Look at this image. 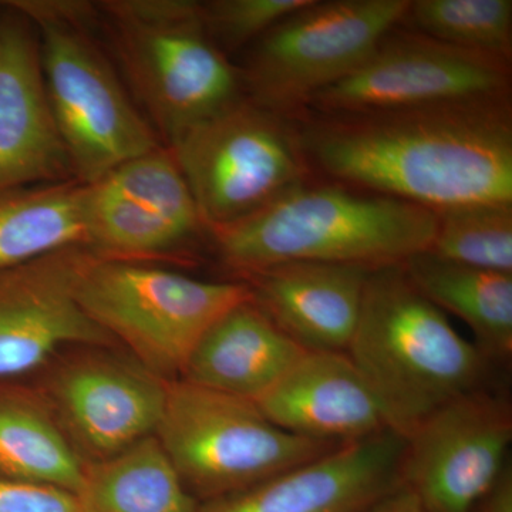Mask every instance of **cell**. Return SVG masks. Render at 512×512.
Returning <instances> with one entry per match:
<instances>
[{
	"instance_id": "cell-1",
	"label": "cell",
	"mask_w": 512,
	"mask_h": 512,
	"mask_svg": "<svg viewBox=\"0 0 512 512\" xmlns=\"http://www.w3.org/2000/svg\"><path fill=\"white\" fill-rule=\"evenodd\" d=\"M295 121L309 168L332 183L434 212L512 202L511 97Z\"/></svg>"
},
{
	"instance_id": "cell-2",
	"label": "cell",
	"mask_w": 512,
	"mask_h": 512,
	"mask_svg": "<svg viewBox=\"0 0 512 512\" xmlns=\"http://www.w3.org/2000/svg\"><path fill=\"white\" fill-rule=\"evenodd\" d=\"M437 215L410 202L338 183L298 185L247 217L208 229L239 278L285 262L375 269L429 251Z\"/></svg>"
},
{
	"instance_id": "cell-3",
	"label": "cell",
	"mask_w": 512,
	"mask_h": 512,
	"mask_svg": "<svg viewBox=\"0 0 512 512\" xmlns=\"http://www.w3.org/2000/svg\"><path fill=\"white\" fill-rule=\"evenodd\" d=\"M348 355L403 439L444 404L495 386L497 366L414 288L402 265L370 272Z\"/></svg>"
},
{
	"instance_id": "cell-4",
	"label": "cell",
	"mask_w": 512,
	"mask_h": 512,
	"mask_svg": "<svg viewBox=\"0 0 512 512\" xmlns=\"http://www.w3.org/2000/svg\"><path fill=\"white\" fill-rule=\"evenodd\" d=\"M39 39L47 99L74 180L93 184L163 144L100 42L96 3L16 0Z\"/></svg>"
},
{
	"instance_id": "cell-5",
	"label": "cell",
	"mask_w": 512,
	"mask_h": 512,
	"mask_svg": "<svg viewBox=\"0 0 512 512\" xmlns=\"http://www.w3.org/2000/svg\"><path fill=\"white\" fill-rule=\"evenodd\" d=\"M96 8L128 92L165 146L244 96L238 67L205 29L201 2L106 0Z\"/></svg>"
},
{
	"instance_id": "cell-6",
	"label": "cell",
	"mask_w": 512,
	"mask_h": 512,
	"mask_svg": "<svg viewBox=\"0 0 512 512\" xmlns=\"http://www.w3.org/2000/svg\"><path fill=\"white\" fill-rule=\"evenodd\" d=\"M74 293L83 311L137 362L163 379L183 375L207 330L251 299L244 281H201L77 247Z\"/></svg>"
},
{
	"instance_id": "cell-7",
	"label": "cell",
	"mask_w": 512,
	"mask_h": 512,
	"mask_svg": "<svg viewBox=\"0 0 512 512\" xmlns=\"http://www.w3.org/2000/svg\"><path fill=\"white\" fill-rule=\"evenodd\" d=\"M156 437L200 503L247 490L342 446L288 433L251 400L183 379L168 383Z\"/></svg>"
},
{
	"instance_id": "cell-8",
	"label": "cell",
	"mask_w": 512,
	"mask_h": 512,
	"mask_svg": "<svg viewBox=\"0 0 512 512\" xmlns=\"http://www.w3.org/2000/svg\"><path fill=\"white\" fill-rule=\"evenodd\" d=\"M167 147L207 232L311 181L296 121L247 96L187 128Z\"/></svg>"
},
{
	"instance_id": "cell-9",
	"label": "cell",
	"mask_w": 512,
	"mask_h": 512,
	"mask_svg": "<svg viewBox=\"0 0 512 512\" xmlns=\"http://www.w3.org/2000/svg\"><path fill=\"white\" fill-rule=\"evenodd\" d=\"M410 0H311L248 47L238 67L249 100L296 120L309 100L365 62L402 25Z\"/></svg>"
},
{
	"instance_id": "cell-10",
	"label": "cell",
	"mask_w": 512,
	"mask_h": 512,
	"mask_svg": "<svg viewBox=\"0 0 512 512\" xmlns=\"http://www.w3.org/2000/svg\"><path fill=\"white\" fill-rule=\"evenodd\" d=\"M510 97L511 62L397 26L352 73L315 94L305 114L365 113Z\"/></svg>"
},
{
	"instance_id": "cell-11",
	"label": "cell",
	"mask_w": 512,
	"mask_h": 512,
	"mask_svg": "<svg viewBox=\"0 0 512 512\" xmlns=\"http://www.w3.org/2000/svg\"><path fill=\"white\" fill-rule=\"evenodd\" d=\"M114 349H64L33 383L84 463L106 460L153 436L163 417L170 382Z\"/></svg>"
},
{
	"instance_id": "cell-12",
	"label": "cell",
	"mask_w": 512,
	"mask_h": 512,
	"mask_svg": "<svg viewBox=\"0 0 512 512\" xmlns=\"http://www.w3.org/2000/svg\"><path fill=\"white\" fill-rule=\"evenodd\" d=\"M512 407L485 387L429 414L404 439L400 477L427 512H473L508 463Z\"/></svg>"
},
{
	"instance_id": "cell-13",
	"label": "cell",
	"mask_w": 512,
	"mask_h": 512,
	"mask_svg": "<svg viewBox=\"0 0 512 512\" xmlns=\"http://www.w3.org/2000/svg\"><path fill=\"white\" fill-rule=\"evenodd\" d=\"M76 248L0 269V380L37 375L64 349L119 346L77 301Z\"/></svg>"
},
{
	"instance_id": "cell-14",
	"label": "cell",
	"mask_w": 512,
	"mask_h": 512,
	"mask_svg": "<svg viewBox=\"0 0 512 512\" xmlns=\"http://www.w3.org/2000/svg\"><path fill=\"white\" fill-rule=\"evenodd\" d=\"M404 439L386 430L342 444L198 512H363L402 485Z\"/></svg>"
},
{
	"instance_id": "cell-15",
	"label": "cell",
	"mask_w": 512,
	"mask_h": 512,
	"mask_svg": "<svg viewBox=\"0 0 512 512\" xmlns=\"http://www.w3.org/2000/svg\"><path fill=\"white\" fill-rule=\"evenodd\" d=\"M0 13V192L74 180L47 99L39 39L25 13Z\"/></svg>"
},
{
	"instance_id": "cell-16",
	"label": "cell",
	"mask_w": 512,
	"mask_h": 512,
	"mask_svg": "<svg viewBox=\"0 0 512 512\" xmlns=\"http://www.w3.org/2000/svg\"><path fill=\"white\" fill-rule=\"evenodd\" d=\"M272 423L306 439L346 444L390 430L348 352H305L254 402Z\"/></svg>"
},
{
	"instance_id": "cell-17",
	"label": "cell",
	"mask_w": 512,
	"mask_h": 512,
	"mask_svg": "<svg viewBox=\"0 0 512 512\" xmlns=\"http://www.w3.org/2000/svg\"><path fill=\"white\" fill-rule=\"evenodd\" d=\"M370 269L285 262L242 276L252 302L306 352H348Z\"/></svg>"
},
{
	"instance_id": "cell-18",
	"label": "cell",
	"mask_w": 512,
	"mask_h": 512,
	"mask_svg": "<svg viewBox=\"0 0 512 512\" xmlns=\"http://www.w3.org/2000/svg\"><path fill=\"white\" fill-rule=\"evenodd\" d=\"M305 352L248 299L207 330L180 379L255 402Z\"/></svg>"
},
{
	"instance_id": "cell-19",
	"label": "cell",
	"mask_w": 512,
	"mask_h": 512,
	"mask_svg": "<svg viewBox=\"0 0 512 512\" xmlns=\"http://www.w3.org/2000/svg\"><path fill=\"white\" fill-rule=\"evenodd\" d=\"M84 466L35 384L0 380V480L76 494Z\"/></svg>"
},
{
	"instance_id": "cell-20",
	"label": "cell",
	"mask_w": 512,
	"mask_h": 512,
	"mask_svg": "<svg viewBox=\"0 0 512 512\" xmlns=\"http://www.w3.org/2000/svg\"><path fill=\"white\" fill-rule=\"evenodd\" d=\"M414 288L444 313L463 320L495 366L512 357V274L446 261L429 251L403 262Z\"/></svg>"
},
{
	"instance_id": "cell-21",
	"label": "cell",
	"mask_w": 512,
	"mask_h": 512,
	"mask_svg": "<svg viewBox=\"0 0 512 512\" xmlns=\"http://www.w3.org/2000/svg\"><path fill=\"white\" fill-rule=\"evenodd\" d=\"M83 512H198L156 434L106 458L86 463L76 493Z\"/></svg>"
},
{
	"instance_id": "cell-22",
	"label": "cell",
	"mask_w": 512,
	"mask_h": 512,
	"mask_svg": "<svg viewBox=\"0 0 512 512\" xmlns=\"http://www.w3.org/2000/svg\"><path fill=\"white\" fill-rule=\"evenodd\" d=\"M86 184L76 180L0 192V269L86 245Z\"/></svg>"
},
{
	"instance_id": "cell-23",
	"label": "cell",
	"mask_w": 512,
	"mask_h": 512,
	"mask_svg": "<svg viewBox=\"0 0 512 512\" xmlns=\"http://www.w3.org/2000/svg\"><path fill=\"white\" fill-rule=\"evenodd\" d=\"M86 245L101 258L144 262L175 254L191 238L136 202L86 184Z\"/></svg>"
},
{
	"instance_id": "cell-24",
	"label": "cell",
	"mask_w": 512,
	"mask_h": 512,
	"mask_svg": "<svg viewBox=\"0 0 512 512\" xmlns=\"http://www.w3.org/2000/svg\"><path fill=\"white\" fill-rule=\"evenodd\" d=\"M403 25L448 46L512 59L511 0H410Z\"/></svg>"
},
{
	"instance_id": "cell-25",
	"label": "cell",
	"mask_w": 512,
	"mask_h": 512,
	"mask_svg": "<svg viewBox=\"0 0 512 512\" xmlns=\"http://www.w3.org/2000/svg\"><path fill=\"white\" fill-rule=\"evenodd\" d=\"M93 184L154 212L192 241L208 234L190 187L165 144L124 161Z\"/></svg>"
},
{
	"instance_id": "cell-26",
	"label": "cell",
	"mask_w": 512,
	"mask_h": 512,
	"mask_svg": "<svg viewBox=\"0 0 512 512\" xmlns=\"http://www.w3.org/2000/svg\"><path fill=\"white\" fill-rule=\"evenodd\" d=\"M430 254L456 264L512 274V202L437 211Z\"/></svg>"
},
{
	"instance_id": "cell-27",
	"label": "cell",
	"mask_w": 512,
	"mask_h": 512,
	"mask_svg": "<svg viewBox=\"0 0 512 512\" xmlns=\"http://www.w3.org/2000/svg\"><path fill=\"white\" fill-rule=\"evenodd\" d=\"M311 0H211L201 2L205 29L225 55L254 45Z\"/></svg>"
},
{
	"instance_id": "cell-28",
	"label": "cell",
	"mask_w": 512,
	"mask_h": 512,
	"mask_svg": "<svg viewBox=\"0 0 512 512\" xmlns=\"http://www.w3.org/2000/svg\"><path fill=\"white\" fill-rule=\"evenodd\" d=\"M0 512H83L76 494L49 485L0 480Z\"/></svg>"
},
{
	"instance_id": "cell-29",
	"label": "cell",
	"mask_w": 512,
	"mask_h": 512,
	"mask_svg": "<svg viewBox=\"0 0 512 512\" xmlns=\"http://www.w3.org/2000/svg\"><path fill=\"white\" fill-rule=\"evenodd\" d=\"M473 512H512V464L508 460Z\"/></svg>"
},
{
	"instance_id": "cell-30",
	"label": "cell",
	"mask_w": 512,
	"mask_h": 512,
	"mask_svg": "<svg viewBox=\"0 0 512 512\" xmlns=\"http://www.w3.org/2000/svg\"><path fill=\"white\" fill-rule=\"evenodd\" d=\"M363 512H427L417 500L416 495L406 487L399 485L392 493L384 495L375 504Z\"/></svg>"
}]
</instances>
